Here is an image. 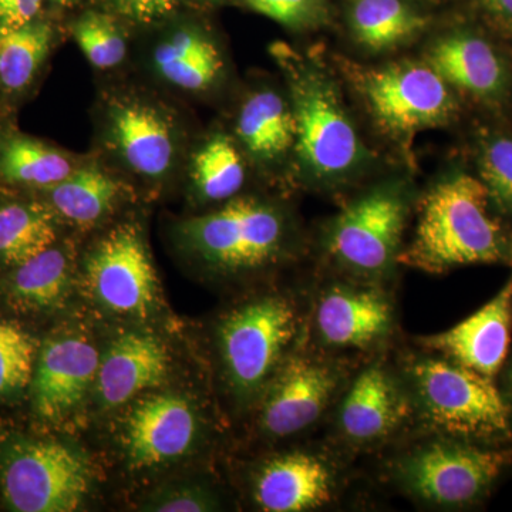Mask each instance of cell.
I'll return each instance as SVG.
<instances>
[{"label": "cell", "mask_w": 512, "mask_h": 512, "mask_svg": "<svg viewBox=\"0 0 512 512\" xmlns=\"http://www.w3.org/2000/svg\"><path fill=\"white\" fill-rule=\"evenodd\" d=\"M377 481L429 511H463L493 493L512 468V444L474 443L412 431L375 457Z\"/></svg>", "instance_id": "obj_1"}, {"label": "cell", "mask_w": 512, "mask_h": 512, "mask_svg": "<svg viewBox=\"0 0 512 512\" xmlns=\"http://www.w3.org/2000/svg\"><path fill=\"white\" fill-rule=\"evenodd\" d=\"M393 355L412 399L413 431L512 444V402L494 379L413 342H400Z\"/></svg>", "instance_id": "obj_2"}, {"label": "cell", "mask_w": 512, "mask_h": 512, "mask_svg": "<svg viewBox=\"0 0 512 512\" xmlns=\"http://www.w3.org/2000/svg\"><path fill=\"white\" fill-rule=\"evenodd\" d=\"M400 266L443 275L470 265L512 266V232L495 217L480 178H443L421 200Z\"/></svg>", "instance_id": "obj_3"}, {"label": "cell", "mask_w": 512, "mask_h": 512, "mask_svg": "<svg viewBox=\"0 0 512 512\" xmlns=\"http://www.w3.org/2000/svg\"><path fill=\"white\" fill-rule=\"evenodd\" d=\"M311 285L256 293L218 322L222 377L239 412L254 410L279 367L308 338Z\"/></svg>", "instance_id": "obj_4"}, {"label": "cell", "mask_w": 512, "mask_h": 512, "mask_svg": "<svg viewBox=\"0 0 512 512\" xmlns=\"http://www.w3.org/2000/svg\"><path fill=\"white\" fill-rule=\"evenodd\" d=\"M412 195L403 184L376 185L346 204L323 231L322 274L396 285Z\"/></svg>", "instance_id": "obj_5"}, {"label": "cell", "mask_w": 512, "mask_h": 512, "mask_svg": "<svg viewBox=\"0 0 512 512\" xmlns=\"http://www.w3.org/2000/svg\"><path fill=\"white\" fill-rule=\"evenodd\" d=\"M396 285L322 274L312 281L308 342L363 362L402 342Z\"/></svg>", "instance_id": "obj_6"}, {"label": "cell", "mask_w": 512, "mask_h": 512, "mask_svg": "<svg viewBox=\"0 0 512 512\" xmlns=\"http://www.w3.org/2000/svg\"><path fill=\"white\" fill-rule=\"evenodd\" d=\"M356 461L322 433L318 440L292 441L252 468L249 498L264 512L342 510L360 497L363 478Z\"/></svg>", "instance_id": "obj_7"}, {"label": "cell", "mask_w": 512, "mask_h": 512, "mask_svg": "<svg viewBox=\"0 0 512 512\" xmlns=\"http://www.w3.org/2000/svg\"><path fill=\"white\" fill-rule=\"evenodd\" d=\"M360 363L323 352L306 338L255 404L258 436L268 443H292L322 433Z\"/></svg>", "instance_id": "obj_8"}, {"label": "cell", "mask_w": 512, "mask_h": 512, "mask_svg": "<svg viewBox=\"0 0 512 512\" xmlns=\"http://www.w3.org/2000/svg\"><path fill=\"white\" fill-rule=\"evenodd\" d=\"M178 234L188 251L222 276L264 272L292 252L288 218L256 198H232L221 210L184 221Z\"/></svg>", "instance_id": "obj_9"}, {"label": "cell", "mask_w": 512, "mask_h": 512, "mask_svg": "<svg viewBox=\"0 0 512 512\" xmlns=\"http://www.w3.org/2000/svg\"><path fill=\"white\" fill-rule=\"evenodd\" d=\"M393 350L356 367L322 431L356 460L379 456L414 430L412 399Z\"/></svg>", "instance_id": "obj_10"}, {"label": "cell", "mask_w": 512, "mask_h": 512, "mask_svg": "<svg viewBox=\"0 0 512 512\" xmlns=\"http://www.w3.org/2000/svg\"><path fill=\"white\" fill-rule=\"evenodd\" d=\"M284 60L296 123L295 147L303 171L318 184L342 183L366 160L355 124L335 83L319 64L295 55Z\"/></svg>", "instance_id": "obj_11"}, {"label": "cell", "mask_w": 512, "mask_h": 512, "mask_svg": "<svg viewBox=\"0 0 512 512\" xmlns=\"http://www.w3.org/2000/svg\"><path fill=\"white\" fill-rule=\"evenodd\" d=\"M90 484L86 458L59 441H16L0 456V487L13 511L79 510Z\"/></svg>", "instance_id": "obj_12"}, {"label": "cell", "mask_w": 512, "mask_h": 512, "mask_svg": "<svg viewBox=\"0 0 512 512\" xmlns=\"http://www.w3.org/2000/svg\"><path fill=\"white\" fill-rule=\"evenodd\" d=\"M357 86L379 126L396 138L444 126L456 113V101L446 82L421 64L396 63L365 70L357 77Z\"/></svg>", "instance_id": "obj_13"}, {"label": "cell", "mask_w": 512, "mask_h": 512, "mask_svg": "<svg viewBox=\"0 0 512 512\" xmlns=\"http://www.w3.org/2000/svg\"><path fill=\"white\" fill-rule=\"evenodd\" d=\"M84 274L94 298L111 312L146 318L157 306L156 269L136 225H119L101 239Z\"/></svg>", "instance_id": "obj_14"}, {"label": "cell", "mask_w": 512, "mask_h": 512, "mask_svg": "<svg viewBox=\"0 0 512 512\" xmlns=\"http://www.w3.org/2000/svg\"><path fill=\"white\" fill-rule=\"evenodd\" d=\"M200 434V416L190 400L174 393L148 397L128 416V463L133 468L174 463L191 453Z\"/></svg>", "instance_id": "obj_15"}, {"label": "cell", "mask_w": 512, "mask_h": 512, "mask_svg": "<svg viewBox=\"0 0 512 512\" xmlns=\"http://www.w3.org/2000/svg\"><path fill=\"white\" fill-rule=\"evenodd\" d=\"M512 332V276L483 308L450 329L412 342L490 379L503 369Z\"/></svg>", "instance_id": "obj_16"}, {"label": "cell", "mask_w": 512, "mask_h": 512, "mask_svg": "<svg viewBox=\"0 0 512 512\" xmlns=\"http://www.w3.org/2000/svg\"><path fill=\"white\" fill-rule=\"evenodd\" d=\"M99 363V352L89 340L79 336L47 340L30 383L37 416L56 421L76 410L96 383Z\"/></svg>", "instance_id": "obj_17"}, {"label": "cell", "mask_w": 512, "mask_h": 512, "mask_svg": "<svg viewBox=\"0 0 512 512\" xmlns=\"http://www.w3.org/2000/svg\"><path fill=\"white\" fill-rule=\"evenodd\" d=\"M168 370L170 355L160 339L147 333H124L100 357L94 383L97 397L103 406H123L138 393L163 384Z\"/></svg>", "instance_id": "obj_18"}, {"label": "cell", "mask_w": 512, "mask_h": 512, "mask_svg": "<svg viewBox=\"0 0 512 512\" xmlns=\"http://www.w3.org/2000/svg\"><path fill=\"white\" fill-rule=\"evenodd\" d=\"M431 69L464 92L493 100L504 93L507 72L493 47L470 33H454L431 47Z\"/></svg>", "instance_id": "obj_19"}, {"label": "cell", "mask_w": 512, "mask_h": 512, "mask_svg": "<svg viewBox=\"0 0 512 512\" xmlns=\"http://www.w3.org/2000/svg\"><path fill=\"white\" fill-rule=\"evenodd\" d=\"M111 134L121 157L137 173L161 177L174 160L170 127L157 110L146 104H117L111 110Z\"/></svg>", "instance_id": "obj_20"}, {"label": "cell", "mask_w": 512, "mask_h": 512, "mask_svg": "<svg viewBox=\"0 0 512 512\" xmlns=\"http://www.w3.org/2000/svg\"><path fill=\"white\" fill-rule=\"evenodd\" d=\"M237 133L252 156L262 161L276 160L295 144V117L279 94L264 90L245 101Z\"/></svg>", "instance_id": "obj_21"}, {"label": "cell", "mask_w": 512, "mask_h": 512, "mask_svg": "<svg viewBox=\"0 0 512 512\" xmlns=\"http://www.w3.org/2000/svg\"><path fill=\"white\" fill-rule=\"evenodd\" d=\"M154 63L165 80L192 92L207 89L224 66L217 46L195 30H181L161 43Z\"/></svg>", "instance_id": "obj_22"}, {"label": "cell", "mask_w": 512, "mask_h": 512, "mask_svg": "<svg viewBox=\"0 0 512 512\" xmlns=\"http://www.w3.org/2000/svg\"><path fill=\"white\" fill-rule=\"evenodd\" d=\"M72 284V261L63 249L50 247L16 266L10 279V298L23 309L46 311L67 298Z\"/></svg>", "instance_id": "obj_23"}, {"label": "cell", "mask_w": 512, "mask_h": 512, "mask_svg": "<svg viewBox=\"0 0 512 512\" xmlns=\"http://www.w3.org/2000/svg\"><path fill=\"white\" fill-rule=\"evenodd\" d=\"M55 242V218L43 205L13 202L0 207V261L18 266Z\"/></svg>", "instance_id": "obj_24"}, {"label": "cell", "mask_w": 512, "mask_h": 512, "mask_svg": "<svg viewBox=\"0 0 512 512\" xmlns=\"http://www.w3.org/2000/svg\"><path fill=\"white\" fill-rule=\"evenodd\" d=\"M426 25L427 20L402 0H356L352 9L356 39L373 52L409 42Z\"/></svg>", "instance_id": "obj_25"}, {"label": "cell", "mask_w": 512, "mask_h": 512, "mask_svg": "<svg viewBox=\"0 0 512 512\" xmlns=\"http://www.w3.org/2000/svg\"><path fill=\"white\" fill-rule=\"evenodd\" d=\"M47 190L53 208L80 227H90L100 221L119 195L116 181L96 167L73 171Z\"/></svg>", "instance_id": "obj_26"}, {"label": "cell", "mask_w": 512, "mask_h": 512, "mask_svg": "<svg viewBox=\"0 0 512 512\" xmlns=\"http://www.w3.org/2000/svg\"><path fill=\"white\" fill-rule=\"evenodd\" d=\"M72 173L63 154L32 138H9L0 150V177L8 183L47 188Z\"/></svg>", "instance_id": "obj_27"}, {"label": "cell", "mask_w": 512, "mask_h": 512, "mask_svg": "<svg viewBox=\"0 0 512 512\" xmlns=\"http://www.w3.org/2000/svg\"><path fill=\"white\" fill-rule=\"evenodd\" d=\"M52 37L50 26L35 20L0 33V84L6 90L19 92L32 82L45 62Z\"/></svg>", "instance_id": "obj_28"}, {"label": "cell", "mask_w": 512, "mask_h": 512, "mask_svg": "<svg viewBox=\"0 0 512 512\" xmlns=\"http://www.w3.org/2000/svg\"><path fill=\"white\" fill-rule=\"evenodd\" d=\"M192 180L201 198L231 200L241 190L245 170L237 148L228 137L217 134L200 148L192 164Z\"/></svg>", "instance_id": "obj_29"}, {"label": "cell", "mask_w": 512, "mask_h": 512, "mask_svg": "<svg viewBox=\"0 0 512 512\" xmlns=\"http://www.w3.org/2000/svg\"><path fill=\"white\" fill-rule=\"evenodd\" d=\"M37 355L32 335L13 323L0 322V399L32 383Z\"/></svg>", "instance_id": "obj_30"}, {"label": "cell", "mask_w": 512, "mask_h": 512, "mask_svg": "<svg viewBox=\"0 0 512 512\" xmlns=\"http://www.w3.org/2000/svg\"><path fill=\"white\" fill-rule=\"evenodd\" d=\"M73 35L84 56L97 69L119 66L127 55L126 40L107 15L86 13L74 23Z\"/></svg>", "instance_id": "obj_31"}, {"label": "cell", "mask_w": 512, "mask_h": 512, "mask_svg": "<svg viewBox=\"0 0 512 512\" xmlns=\"http://www.w3.org/2000/svg\"><path fill=\"white\" fill-rule=\"evenodd\" d=\"M480 180L494 210L512 218V138L495 137L484 144Z\"/></svg>", "instance_id": "obj_32"}, {"label": "cell", "mask_w": 512, "mask_h": 512, "mask_svg": "<svg viewBox=\"0 0 512 512\" xmlns=\"http://www.w3.org/2000/svg\"><path fill=\"white\" fill-rule=\"evenodd\" d=\"M222 507L221 495L210 485L197 481L165 484L141 504V510L148 512H211Z\"/></svg>", "instance_id": "obj_33"}, {"label": "cell", "mask_w": 512, "mask_h": 512, "mask_svg": "<svg viewBox=\"0 0 512 512\" xmlns=\"http://www.w3.org/2000/svg\"><path fill=\"white\" fill-rule=\"evenodd\" d=\"M249 9L296 30L319 28L328 20L325 0H245Z\"/></svg>", "instance_id": "obj_34"}, {"label": "cell", "mask_w": 512, "mask_h": 512, "mask_svg": "<svg viewBox=\"0 0 512 512\" xmlns=\"http://www.w3.org/2000/svg\"><path fill=\"white\" fill-rule=\"evenodd\" d=\"M43 0H0V33L22 28L35 20Z\"/></svg>", "instance_id": "obj_35"}, {"label": "cell", "mask_w": 512, "mask_h": 512, "mask_svg": "<svg viewBox=\"0 0 512 512\" xmlns=\"http://www.w3.org/2000/svg\"><path fill=\"white\" fill-rule=\"evenodd\" d=\"M177 3L178 0H137L127 16L138 22H151L170 13Z\"/></svg>", "instance_id": "obj_36"}, {"label": "cell", "mask_w": 512, "mask_h": 512, "mask_svg": "<svg viewBox=\"0 0 512 512\" xmlns=\"http://www.w3.org/2000/svg\"><path fill=\"white\" fill-rule=\"evenodd\" d=\"M483 2L494 12L512 18V0H483Z\"/></svg>", "instance_id": "obj_37"}, {"label": "cell", "mask_w": 512, "mask_h": 512, "mask_svg": "<svg viewBox=\"0 0 512 512\" xmlns=\"http://www.w3.org/2000/svg\"><path fill=\"white\" fill-rule=\"evenodd\" d=\"M505 396L512 402V362L505 370Z\"/></svg>", "instance_id": "obj_38"}, {"label": "cell", "mask_w": 512, "mask_h": 512, "mask_svg": "<svg viewBox=\"0 0 512 512\" xmlns=\"http://www.w3.org/2000/svg\"><path fill=\"white\" fill-rule=\"evenodd\" d=\"M134 3H136V0H114V5L126 16L130 9L133 8Z\"/></svg>", "instance_id": "obj_39"}, {"label": "cell", "mask_w": 512, "mask_h": 512, "mask_svg": "<svg viewBox=\"0 0 512 512\" xmlns=\"http://www.w3.org/2000/svg\"><path fill=\"white\" fill-rule=\"evenodd\" d=\"M53 2L57 3V5L72 6L76 5V3H79L80 0H53Z\"/></svg>", "instance_id": "obj_40"}]
</instances>
